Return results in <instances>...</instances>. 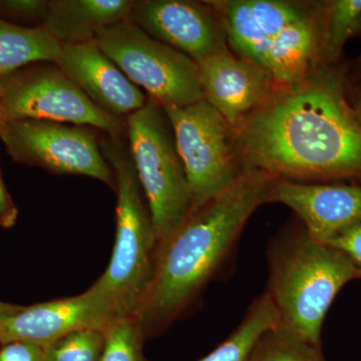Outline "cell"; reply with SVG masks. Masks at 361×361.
<instances>
[{"mask_svg": "<svg viewBox=\"0 0 361 361\" xmlns=\"http://www.w3.org/2000/svg\"><path fill=\"white\" fill-rule=\"evenodd\" d=\"M247 361H323L320 346L313 345L279 323L256 342Z\"/></svg>", "mask_w": 361, "mask_h": 361, "instance_id": "d6986e66", "label": "cell"}, {"mask_svg": "<svg viewBox=\"0 0 361 361\" xmlns=\"http://www.w3.org/2000/svg\"><path fill=\"white\" fill-rule=\"evenodd\" d=\"M21 306L20 305H13V304L2 302V301H0V325L6 322L7 318L11 317V315L14 314V313L18 312Z\"/></svg>", "mask_w": 361, "mask_h": 361, "instance_id": "4316f807", "label": "cell"}, {"mask_svg": "<svg viewBox=\"0 0 361 361\" xmlns=\"http://www.w3.org/2000/svg\"><path fill=\"white\" fill-rule=\"evenodd\" d=\"M266 291L280 323L313 345L320 346L325 315L344 285L361 279L344 252L318 241L305 228L280 235L268 252Z\"/></svg>", "mask_w": 361, "mask_h": 361, "instance_id": "3957f363", "label": "cell"}, {"mask_svg": "<svg viewBox=\"0 0 361 361\" xmlns=\"http://www.w3.org/2000/svg\"><path fill=\"white\" fill-rule=\"evenodd\" d=\"M130 20L197 63L230 51L219 16L208 2L141 0L135 1Z\"/></svg>", "mask_w": 361, "mask_h": 361, "instance_id": "30bf717a", "label": "cell"}, {"mask_svg": "<svg viewBox=\"0 0 361 361\" xmlns=\"http://www.w3.org/2000/svg\"><path fill=\"white\" fill-rule=\"evenodd\" d=\"M0 361H45L44 346L30 341H11L2 344Z\"/></svg>", "mask_w": 361, "mask_h": 361, "instance_id": "cb8c5ba5", "label": "cell"}, {"mask_svg": "<svg viewBox=\"0 0 361 361\" xmlns=\"http://www.w3.org/2000/svg\"><path fill=\"white\" fill-rule=\"evenodd\" d=\"M104 343L99 361H142L145 332L135 316H123L104 330Z\"/></svg>", "mask_w": 361, "mask_h": 361, "instance_id": "ffe728a7", "label": "cell"}, {"mask_svg": "<svg viewBox=\"0 0 361 361\" xmlns=\"http://www.w3.org/2000/svg\"><path fill=\"white\" fill-rule=\"evenodd\" d=\"M61 47L42 26L14 25L0 18V77L32 63H56Z\"/></svg>", "mask_w": 361, "mask_h": 361, "instance_id": "e0dca14e", "label": "cell"}, {"mask_svg": "<svg viewBox=\"0 0 361 361\" xmlns=\"http://www.w3.org/2000/svg\"><path fill=\"white\" fill-rule=\"evenodd\" d=\"M126 137L148 203L157 248L191 213L192 194L165 109L153 97L126 118Z\"/></svg>", "mask_w": 361, "mask_h": 361, "instance_id": "5b68a950", "label": "cell"}, {"mask_svg": "<svg viewBox=\"0 0 361 361\" xmlns=\"http://www.w3.org/2000/svg\"><path fill=\"white\" fill-rule=\"evenodd\" d=\"M6 121L89 126L104 134L126 132L125 118L102 110L56 63H37L0 77Z\"/></svg>", "mask_w": 361, "mask_h": 361, "instance_id": "ba28073f", "label": "cell"}, {"mask_svg": "<svg viewBox=\"0 0 361 361\" xmlns=\"http://www.w3.org/2000/svg\"><path fill=\"white\" fill-rule=\"evenodd\" d=\"M94 39L133 84L161 106H187L204 99L198 63L133 21L104 28Z\"/></svg>", "mask_w": 361, "mask_h": 361, "instance_id": "8992f818", "label": "cell"}, {"mask_svg": "<svg viewBox=\"0 0 361 361\" xmlns=\"http://www.w3.org/2000/svg\"><path fill=\"white\" fill-rule=\"evenodd\" d=\"M326 244L344 252L360 271L361 277V223L343 230Z\"/></svg>", "mask_w": 361, "mask_h": 361, "instance_id": "d4e9b609", "label": "cell"}, {"mask_svg": "<svg viewBox=\"0 0 361 361\" xmlns=\"http://www.w3.org/2000/svg\"><path fill=\"white\" fill-rule=\"evenodd\" d=\"M204 99L233 130L264 103L274 90L269 75L231 52L214 54L198 63Z\"/></svg>", "mask_w": 361, "mask_h": 361, "instance_id": "9a60e30c", "label": "cell"}, {"mask_svg": "<svg viewBox=\"0 0 361 361\" xmlns=\"http://www.w3.org/2000/svg\"><path fill=\"white\" fill-rule=\"evenodd\" d=\"M116 318L111 304L90 287L77 296L21 306L0 325V343L30 341L45 348L75 330H104Z\"/></svg>", "mask_w": 361, "mask_h": 361, "instance_id": "8fae6325", "label": "cell"}, {"mask_svg": "<svg viewBox=\"0 0 361 361\" xmlns=\"http://www.w3.org/2000/svg\"><path fill=\"white\" fill-rule=\"evenodd\" d=\"M275 177L243 169L231 187L194 211L157 248L153 276L135 317L145 336L179 317L229 257Z\"/></svg>", "mask_w": 361, "mask_h": 361, "instance_id": "7a4b0ae2", "label": "cell"}, {"mask_svg": "<svg viewBox=\"0 0 361 361\" xmlns=\"http://www.w3.org/2000/svg\"><path fill=\"white\" fill-rule=\"evenodd\" d=\"M208 4L219 16L228 44L232 45L237 56L262 70L271 44L278 35L310 9L304 4L282 0H229Z\"/></svg>", "mask_w": 361, "mask_h": 361, "instance_id": "5bb4252c", "label": "cell"}, {"mask_svg": "<svg viewBox=\"0 0 361 361\" xmlns=\"http://www.w3.org/2000/svg\"><path fill=\"white\" fill-rule=\"evenodd\" d=\"M135 4V0H49L42 27L61 44L87 42L130 20Z\"/></svg>", "mask_w": 361, "mask_h": 361, "instance_id": "2e32d148", "label": "cell"}, {"mask_svg": "<svg viewBox=\"0 0 361 361\" xmlns=\"http://www.w3.org/2000/svg\"><path fill=\"white\" fill-rule=\"evenodd\" d=\"M279 323V313L265 292L252 303L241 324L231 336L199 361H247L258 339Z\"/></svg>", "mask_w": 361, "mask_h": 361, "instance_id": "ac0fdd59", "label": "cell"}, {"mask_svg": "<svg viewBox=\"0 0 361 361\" xmlns=\"http://www.w3.org/2000/svg\"><path fill=\"white\" fill-rule=\"evenodd\" d=\"M288 207L311 236L323 243L361 223V185L318 184L275 178L268 203Z\"/></svg>", "mask_w": 361, "mask_h": 361, "instance_id": "7c38bea8", "label": "cell"}, {"mask_svg": "<svg viewBox=\"0 0 361 361\" xmlns=\"http://www.w3.org/2000/svg\"><path fill=\"white\" fill-rule=\"evenodd\" d=\"M101 148L116 179V239L110 264L92 288L118 317L135 316L155 266L157 240L126 132L102 133Z\"/></svg>", "mask_w": 361, "mask_h": 361, "instance_id": "277c9868", "label": "cell"}, {"mask_svg": "<svg viewBox=\"0 0 361 361\" xmlns=\"http://www.w3.org/2000/svg\"><path fill=\"white\" fill-rule=\"evenodd\" d=\"M356 32L361 33V14H360V20H358L357 28H356Z\"/></svg>", "mask_w": 361, "mask_h": 361, "instance_id": "f546056e", "label": "cell"}, {"mask_svg": "<svg viewBox=\"0 0 361 361\" xmlns=\"http://www.w3.org/2000/svg\"><path fill=\"white\" fill-rule=\"evenodd\" d=\"M164 109L189 180L192 213L231 187L243 168L233 146L232 128L205 99Z\"/></svg>", "mask_w": 361, "mask_h": 361, "instance_id": "52a82bcc", "label": "cell"}, {"mask_svg": "<svg viewBox=\"0 0 361 361\" xmlns=\"http://www.w3.org/2000/svg\"><path fill=\"white\" fill-rule=\"evenodd\" d=\"M355 113L356 118H358V121H360V123H361V97L360 99H358L357 104H356Z\"/></svg>", "mask_w": 361, "mask_h": 361, "instance_id": "f1b7e54d", "label": "cell"}, {"mask_svg": "<svg viewBox=\"0 0 361 361\" xmlns=\"http://www.w3.org/2000/svg\"><path fill=\"white\" fill-rule=\"evenodd\" d=\"M6 122V113H4V104H2L1 94H0V130Z\"/></svg>", "mask_w": 361, "mask_h": 361, "instance_id": "83f0119b", "label": "cell"}, {"mask_svg": "<svg viewBox=\"0 0 361 361\" xmlns=\"http://www.w3.org/2000/svg\"><path fill=\"white\" fill-rule=\"evenodd\" d=\"M61 45L56 65L102 110L126 120L147 103L148 94L130 82L96 39Z\"/></svg>", "mask_w": 361, "mask_h": 361, "instance_id": "4fadbf2b", "label": "cell"}, {"mask_svg": "<svg viewBox=\"0 0 361 361\" xmlns=\"http://www.w3.org/2000/svg\"><path fill=\"white\" fill-rule=\"evenodd\" d=\"M101 135L89 126L37 120L7 121L0 130V140L16 163L51 174L85 176L116 190Z\"/></svg>", "mask_w": 361, "mask_h": 361, "instance_id": "9c48e42d", "label": "cell"}, {"mask_svg": "<svg viewBox=\"0 0 361 361\" xmlns=\"http://www.w3.org/2000/svg\"><path fill=\"white\" fill-rule=\"evenodd\" d=\"M361 0H336L329 6L323 32L322 54L327 59L341 54L349 37L356 32Z\"/></svg>", "mask_w": 361, "mask_h": 361, "instance_id": "44dd1931", "label": "cell"}, {"mask_svg": "<svg viewBox=\"0 0 361 361\" xmlns=\"http://www.w3.org/2000/svg\"><path fill=\"white\" fill-rule=\"evenodd\" d=\"M104 330H75L45 346V361H99Z\"/></svg>", "mask_w": 361, "mask_h": 361, "instance_id": "7402d4cb", "label": "cell"}, {"mask_svg": "<svg viewBox=\"0 0 361 361\" xmlns=\"http://www.w3.org/2000/svg\"><path fill=\"white\" fill-rule=\"evenodd\" d=\"M47 8L49 0H0V18L42 26Z\"/></svg>", "mask_w": 361, "mask_h": 361, "instance_id": "603a6c76", "label": "cell"}, {"mask_svg": "<svg viewBox=\"0 0 361 361\" xmlns=\"http://www.w3.org/2000/svg\"><path fill=\"white\" fill-rule=\"evenodd\" d=\"M233 146L242 168L275 178L361 179V123L329 71L273 90L233 130Z\"/></svg>", "mask_w": 361, "mask_h": 361, "instance_id": "6da1fadb", "label": "cell"}, {"mask_svg": "<svg viewBox=\"0 0 361 361\" xmlns=\"http://www.w3.org/2000/svg\"><path fill=\"white\" fill-rule=\"evenodd\" d=\"M18 217V209L7 191L0 172V227H13Z\"/></svg>", "mask_w": 361, "mask_h": 361, "instance_id": "484cf974", "label": "cell"}]
</instances>
